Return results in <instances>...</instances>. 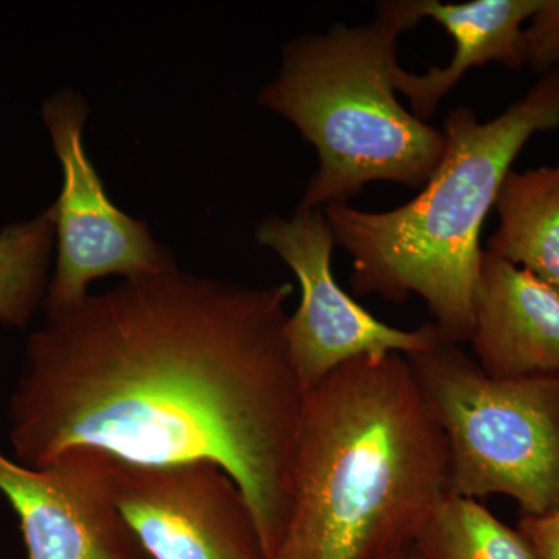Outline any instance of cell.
I'll return each instance as SVG.
<instances>
[{
  "mask_svg": "<svg viewBox=\"0 0 559 559\" xmlns=\"http://www.w3.org/2000/svg\"><path fill=\"white\" fill-rule=\"evenodd\" d=\"M290 294L173 267L47 314L11 393V457L39 468L91 448L135 465L213 463L274 559L307 390L286 341Z\"/></svg>",
  "mask_w": 559,
  "mask_h": 559,
  "instance_id": "1",
  "label": "cell"
},
{
  "mask_svg": "<svg viewBox=\"0 0 559 559\" xmlns=\"http://www.w3.org/2000/svg\"><path fill=\"white\" fill-rule=\"evenodd\" d=\"M448 495L447 439L409 360H348L305 390L293 507L274 559L407 549Z\"/></svg>",
  "mask_w": 559,
  "mask_h": 559,
  "instance_id": "2",
  "label": "cell"
},
{
  "mask_svg": "<svg viewBox=\"0 0 559 559\" xmlns=\"http://www.w3.org/2000/svg\"><path fill=\"white\" fill-rule=\"evenodd\" d=\"M558 128L559 69L485 123L468 106L451 110L443 159L414 200L385 212L323 207L336 246L352 257L353 290L393 304L417 296L444 341L469 342L484 221L528 140Z\"/></svg>",
  "mask_w": 559,
  "mask_h": 559,
  "instance_id": "3",
  "label": "cell"
},
{
  "mask_svg": "<svg viewBox=\"0 0 559 559\" xmlns=\"http://www.w3.org/2000/svg\"><path fill=\"white\" fill-rule=\"evenodd\" d=\"M421 21L419 0H388L370 24H336L286 44L259 103L318 151L299 212L347 204L371 182L421 190L432 178L447 150L443 131L404 108L393 86L400 36Z\"/></svg>",
  "mask_w": 559,
  "mask_h": 559,
  "instance_id": "4",
  "label": "cell"
},
{
  "mask_svg": "<svg viewBox=\"0 0 559 559\" xmlns=\"http://www.w3.org/2000/svg\"><path fill=\"white\" fill-rule=\"evenodd\" d=\"M406 358L447 439L452 495L559 511V374L489 377L444 340Z\"/></svg>",
  "mask_w": 559,
  "mask_h": 559,
  "instance_id": "5",
  "label": "cell"
},
{
  "mask_svg": "<svg viewBox=\"0 0 559 559\" xmlns=\"http://www.w3.org/2000/svg\"><path fill=\"white\" fill-rule=\"evenodd\" d=\"M86 116V103L73 92H60L44 106V120L64 175L60 200L53 204L58 260L44 300L47 314L90 296L94 280L112 274L135 280L176 267L146 224L110 202L84 150Z\"/></svg>",
  "mask_w": 559,
  "mask_h": 559,
  "instance_id": "6",
  "label": "cell"
},
{
  "mask_svg": "<svg viewBox=\"0 0 559 559\" xmlns=\"http://www.w3.org/2000/svg\"><path fill=\"white\" fill-rule=\"evenodd\" d=\"M255 237L278 253L300 283L301 300L286 322V341L305 388L360 356H409L443 340L432 322L415 330L390 326L341 288L331 271L336 241L322 210H297L290 219L264 218Z\"/></svg>",
  "mask_w": 559,
  "mask_h": 559,
  "instance_id": "7",
  "label": "cell"
},
{
  "mask_svg": "<svg viewBox=\"0 0 559 559\" xmlns=\"http://www.w3.org/2000/svg\"><path fill=\"white\" fill-rule=\"evenodd\" d=\"M114 503L148 559H270L237 481L209 462L110 460Z\"/></svg>",
  "mask_w": 559,
  "mask_h": 559,
  "instance_id": "8",
  "label": "cell"
},
{
  "mask_svg": "<svg viewBox=\"0 0 559 559\" xmlns=\"http://www.w3.org/2000/svg\"><path fill=\"white\" fill-rule=\"evenodd\" d=\"M110 460L76 448L32 468L0 451V492L20 518L28 559H148L114 503Z\"/></svg>",
  "mask_w": 559,
  "mask_h": 559,
  "instance_id": "9",
  "label": "cell"
},
{
  "mask_svg": "<svg viewBox=\"0 0 559 559\" xmlns=\"http://www.w3.org/2000/svg\"><path fill=\"white\" fill-rule=\"evenodd\" d=\"M469 342L489 377L559 374L558 290L484 250Z\"/></svg>",
  "mask_w": 559,
  "mask_h": 559,
  "instance_id": "10",
  "label": "cell"
},
{
  "mask_svg": "<svg viewBox=\"0 0 559 559\" xmlns=\"http://www.w3.org/2000/svg\"><path fill=\"white\" fill-rule=\"evenodd\" d=\"M539 5L540 0H419L421 20L430 17L450 33L455 51L447 68H430L423 75L406 72L400 64L393 70V86L409 98L412 114L428 120L469 69L488 62L513 70L524 68L522 22L528 21Z\"/></svg>",
  "mask_w": 559,
  "mask_h": 559,
  "instance_id": "11",
  "label": "cell"
},
{
  "mask_svg": "<svg viewBox=\"0 0 559 559\" xmlns=\"http://www.w3.org/2000/svg\"><path fill=\"white\" fill-rule=\"evenodd\" d=\"M495 207L499 226L485 250L559 293V164L511 170Z\"/></svg>",
  "mask_w": 559,
  "mask_h": 559,
  "instance_id": "12",
  "label": "cell"
},
{
  "mask_svg": "<svg viewBox=\"0 0 559 559\" xmlns=\"http://www.w3.org/2000/svg\"><path fill=\"white\" fill-rule=\"evenodd\" d=\"M421 559H540L518 528L479 500L448 495L412 540Z\"/></svg>",
  "mask_w": 559,
  "mask_h": 559,
  "instance_id": "13",
  "label": "cell"
},
{
  "mask_svg": "<svg viewBox=\"0 0 559 559\" xmlns=\"http://www.w3.org/2000/svg\"><path fill=\"white\" fill-rule=\"evenodd\" d=\"M55 231L51 205L35 219L14 224L0 234V322L5 325L22 329L39 307Z\"/></svg>",
  "mask_w": 559,
  "mask_h": 559,
  "instance_id": "14",
  "label": "cell"
},
{
  "mask_svg": "<svg viewBox=\"0 0 559 559\" xmlns=\"http://www.w3.org/2000/svg\"><path fill=\"white\" fill-rule=\"evenodd\" d=\"M524 31L525 66L540 75L559 69V0H540Z\"/></svg>",
  "mask_w": 559,
  "mask_h": 559,
  "instance_id": "15",
  "label": "cell"
},
{
  "mask_svg": "<svg viewBox=\"0 0 559 559\" xmlns=\"http://www.w3.org/2000/svg\"><path fill=\"white\" fill-rule=\"evenodd\" d=\"M518 530L535 547L540 559H559V511L544 516H522Z\"/></svg>",
  "mask_w": 559,
  "mask_h": 559,
  "instance_id": "16",
  "label": "cell"
},
{
  "mask_svg": "<svg viewBox=\"0 0 559 559\" xmlns=\"http://www.w3.org/2000/svg\"><path fill=\"white\" fill-rule=\"evenodd\" d=\"M407 549H409V547H407ZM407 549L385 551V554H382L380 555V557L373 559H403L404 551H406Z\"/></svg>",
  "mask_w": 559,
  "mask_h": 559,
  "instance_id": "17",
  "label": "cell"
},
{
  "mask_svg": "<svg viewBox=\"0 0 559 559\" xmlns=\"http://www.w3.org/2000/svg\"><path fill=\"white\" fill-rule=\"evenodd\" d=\"M403 559H421V558H419V555L417 554V551H415L414 549H412V547H409V549L404 551Z\"/></svg>",
  "mask_w": 559,
  "mask_h": 559,
  "instance_id": "18",
  "label": "cell"
}]
</instances>
